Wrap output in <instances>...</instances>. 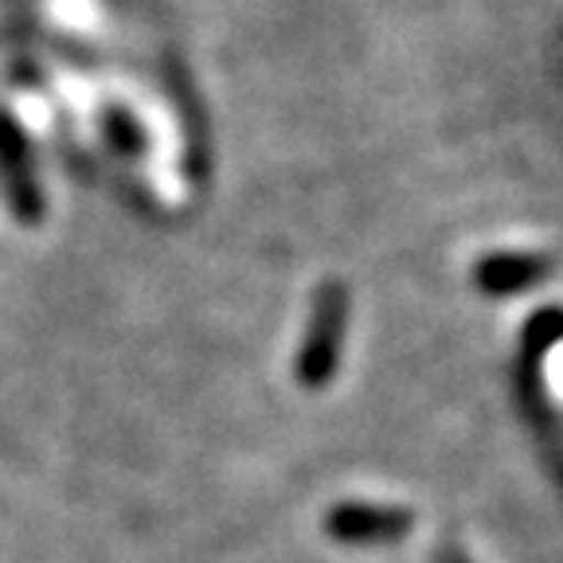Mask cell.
<instances>
[{
    "label": "cell",
    "mask_w": 563,
    "mask_h": 563,
    "mask_svg": "<svg viewBox=\"0 0 563 563\" xmlns=\"http://www.w3.org/2000/svg\"><path fill=\"white\" fill-rule=\"evenodd\" d=\"M344 329H349V290L341 282H325L321 290L313 294V306H309V325L301 336L298 349V384L301 387H325L336 376V364H341V341Z\"/></svg>",
    "instance_id": "6da1fadb"
},
{
    "label": "cell",
    "mask_w": 563,
    "mask_h": 563,
    "mask_svg": "<svg viewBox=\"0 0 563 563\" xmlns=\"http://www.w3.org/2000/svg\"><path fill=\"white\" fill-rule=\"evenodd\" d=\"M415 528V512L391 505H336L325 517V532L341 544H396Z\"/></svg>",
    "instance_id": "7a4b0ae2"
},
{
    "label": "cell",
    "mask_w": 563,
    "mask_h": 563,
    "mask_svg": "<svg viewBox=\"0 0 563 563\" xmlns=\"http://www.w3.org/2000/svg\"><path fill=\"white\" fill-rule=\"evenodd\" d=\"M552 266L555 263L548 255H485L474 266V282L489 298H509L528 286H540L552 274Z\"/></svg>",
    "instance_id": "3957f363"
},
{
    "label": "cell",
    "mask_w": 563,
    "mask_h": 563,
    "mask_svg": "<svg viewBox=\"0 0 563 563\" xmlns=\"http://www.w3.org/2000/svg\"><path fill=\"white\" fill-rule=\"evenodd\" d=\"M434 563H470V560L462 552H457V548H442V552L434 555Z\"/></svg>",
    "instance_id": "277c9868"
}]
</instances>
